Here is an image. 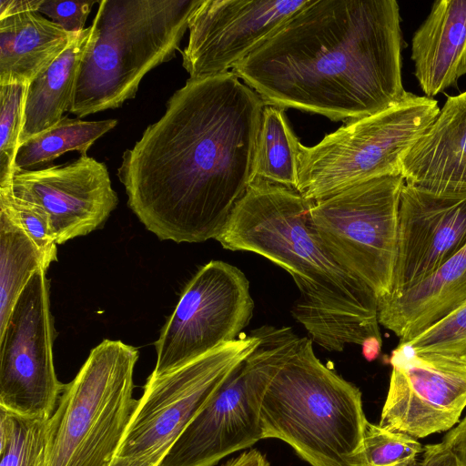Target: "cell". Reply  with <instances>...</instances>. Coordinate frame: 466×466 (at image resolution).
<instances>
[{
    "instance_id": "obj_31",
    "label": "cell",
    "mask_w": 466,
    "mask_h": 466,
    "mask_svg": "<svg viewBox=\"0 0 466 466\" xmlns=\"http://www.w3.org/2000/svg\"><path fill=\"white\" fill-rule=\"evenodd\" d=\"M451 452L458 466H466V417L441 441Z\"/></svg>"
},
{
    "instance_id": "obj_27",
    "label": "cell",
    "mask_w": 466,
    "mask_h": 466,
    "mask_svg": "<svg viewBox=\"0 0 466 466\" xmlns=\"http://www.w3.org/2000/svg\"><path fill=\"white\" fill-rule=\"evenodd\" d=\"M414 438L367 422L362 443L363 466H409L423 451Z\"/></svg>"
},
{
    "instance_id": "obj_19",
    "label": "cell",
    "mask_w": 466,
    "mask_h": 466,
    "mask_svg": "<svg viewBox=\"0 0 466 466\" xmlns=\"http://www.w3.org/2000/svg\"><path fill=\"white\" fill-rule=\"evenodd\" d=\"M415 76L426 96L457 86L466 74V0H440L411 41Z\"/></svg>"
},
{
    "instance_id": "obj_13",
    "label": "cell",
    "mask_w": 466,
    "mask_h": 466,
    "mask_svg": "<svg viewBox=\"0 0 466 466\" xmlns=\"http://www.w3.org/2000/svg\"><path fill=\"white\" fill-rule=\"evenodd\" d=\"M379 425L414 439L451 429L466 407V365L398 346Z\"/></svg>"
},
{
    "instance_id": "obj_3",
    "label": "cell",
    "mask_w": 466,
    "mask_h": 466,
    "mask_svg": "<svg viewBox=\"0 0 466 466\" xmlns=\"http://www.w3.org/2000/svg\"><path fill=\"white\" fill-rule=\"evenodd\" d=\"M313 201L298 191L253 180L217 237L229 250L257 253L293 278L291 312L312 341L329 351L381 339L378 297L324 248L312 228Z\"/></svg>"
},
{
    "instance_id": "obj_25",
    "label": "cell",
    "mask_w": 466,
    "mask_h": 466,
    "mask_svg": "<svg viewBox=\"0 0 466 466\" xmlns=\"http://www.w3.org/2000/svg\"><path fill=\"white\" fill-rule=\"evenodd\" d=\"M49 419L11 413L0 407V466H46Z\"/></svg>"
},
{
    "instance_id": "obj_2",
    "label": "cell",
    "mask_w": 466,
    "mask_h": 466,
    "mask_svg": "<svg viewBox=\"0 0 466 466\" xmlns=\"http://www.w3.org/2000/svg\"><path fill=\"white\" fill-rule=\"evenodd\" d=\"M395 0H309L231 72L265 106L350 121L407 96Z\"/></svg>"
},
{
    "instance_id": "obj_36",
    "label": "cell",
    "mask_w": 466,
    "mask_h": 466,
    "mask_svg": "<svg viewBox=\"0 0 466 466\" xmlns=\"http://www.w3.org/2000/svg\"><path fill=\"white\" fill-rule=\"evenodd\" d=\"M429 353L448 357L466 365V337Z\"/></svg>"
},
{
    "instance_id": "obj_22",
    "label": "cell",
    "mask_w": 466,
    "mask_h": 466,
    "mask_svg": "<svg viewBox=\"0 0 466 466\" xmlns=\"http://www.w3.org/2000/svg\"><path fill=\"white\" fill-rule=\"evenodd\" d=\"M299 144L284 109L265 106L254 159L253 180L297 191Z\"/></svg>"
},
{
    "instance_id": "obj_33",
    "label": "cell",
    "mask_w": 466,
    "mask_h": 466,
    "mask_svg": "<svg viewBox=\"0 0 466 466\" xmlns=\"http://www.w3.org/2000/svg\"><path fill=\"white\" fill-rule=\"evenodd\" d=\"M44 0H0V20L27 12H38Z\"/></svg>"
},
{
    "instance_id": "obj_10",
    "label": "cell",
    "mask_w": 466,
    "mask_h": 466,
    "mask_svg": "<svg viewBox=\"0 0 466 466\" xmlns=\"http://www.w3.org/2000/svg\"><path fill=\"white\" fill-rule=\"evenodd\" d=\"M258 329L176 370L150 374L116 457L170 449L232 370L260 343Z\"/></svg>"
},
{
    "instance_id": "obj_29",
    "label": "cell",
    "mask_w": 466,
    "mask_h": 466,
    "mask_svg": "<svg viewBox=\"0 0 466 466\" xmlns=\"http://www.w3.org/2000/svg\"><path fill=\"white\" fill-rule=\"evenodd\" d=\"M466 337V303L407 343L399 344L414 353H429Z\"/></svg>"
},
{
    "instance_id": "obj_17",
    "label": "cell",
    "mask_w": 466,
    "mask_h": 466,
    "mask_svg": "<svg viewBox=\"0 0 466 466\" xmlns=\"http://www.w3.org/2000/svg\"><path fill=\"white\" fill-rule=\"evenodd\" d=\"M405 185L437 195H466V91L448 96L405 154Z\"/></svg>"
},
{
    "instance_id": "obj_34",
    "label": "cell",
    "mask_w": 466,
    "mask_h": 466,
    "mask_svg": "<svg viewBox=\"0 0 466 466\" xmlns=\"http://www.w3.org/2000/svg\"><path fill=\"white\" fill-rule=\"evenodd\" d=\"M168 450L162 449L139 457H116L110 466H159Z\"/></svg>"
},
{
    "instance_id": "obj_4",
    "label": "cell",
    "mask_w": 466,
    "mask_h": 466,
    "mask_svg": "<svg viewBox=\"0 0 466 466\" xmlns=\"http://www.w3.org/2000/svg\"><path fill=\"white\" fill-rule=\"evenodd\" d=\"M299 338L263 395L264 439H279L311 466H363L368 422L361 392L317 358Z\"/></svg>"
},
{
    "instance_id": "obj_20",
    "label": "cell",
    "mask_w": 466,
    "mask_h": 466,
    "mask_svg": "<svg viewBox=\"0 0 466 466\" xmlns=\"http://www.w3.org/2000/svg\"><path fill=\"white\" fill-rule=\"evenodd\" d=\"M75 35L38 12L1 19L0 85H29L64 52Z\"/></svg>"
},
{
    "instance_id": "obj_18",
    "label": "cell",
    "mask_w": 466,
    "mask_h": 466,
    "mask_svg": "<svg viewBox=\"0 0 466 466\" xmlns=\"http://www.w3.org/2000/svg\"><path fill=\"white\" fill-rule=\"evenodd\" d=\"M466 303V245L408 291L378 300L379 322L404 344Z\"/></svg>"
},
{
    "instance_id": "obj_12",
    "label": "cell",
    "mask_w": 466,
    "mask_h": 466,
    "mask_svg": "<svg viewBox=\"0 0 466 466\" xmlns=\"http://www.w3.org/2000/svg\"><path fill=\"white\" fill-rule=\"evenodd\" d=\"M46 269H37L0 333V407L24 417L49 419L65 385L53 359L55 328Z\"/></svg>"
},
{
    "instance_id": "obj_30",
    "label": "cell",
    "mask_w": 466,
    "mask_h": 466,
    "mask_svg": "<svg viewBox=\"0 0 466 466\" xmlns=\"http://www.w3.org/2000/svg\"><path fill=\"white\" fill-rule=\"evenodd\" d=\"M96 1L44 0L38 13L46 15L52 22L68 33L76 34L85 29L87 16Z\"/></svg>"
},
{
    "instance_id": "obj_28",
    "label": "cell",
    "mask_w": 466,
    "mask_h": 466,
    "mask_svg": "<svg viewBox=\"0 0 466 466\" xmlns=\"http://www.w3.org/2000/svg\"><path fill=\"white\" fill-rule=\"evenodd\" d=\"M0 209L5 211L34 241L47 267L57 259L55 241L47 216L37 207L16 198L10 186L0 187Z\"/></svg>"
},
{
    "instance_id": "obj_24",
    "label": "cell",
    "mask_w": 466,
    "mask_h": 466,
    "mask_svg": "<svg viewBox=\"0 0 466 466\" xmlns=\"http://www.w3.org/2000/svg\"><path fill=\"white\" fill-rule=\"evenodd\" d=\"M116 125V119L84 121L64 116L56 125L20 145L15 171L37 169L68 151L86 156L91 146Z\"/></svg>"
},
{
    "instance_id": "obj_26",
    "label": "cell",
    "mask_w": 466,
    "mask_h": 466,
    "mask_svg": "<svg viewBox=\"0 0 466 466\" xmlns=\"http://www.w3.org/2000/svg\"><path fill=\"white\" fill-rule=\"evenodd\" d=\"M28 86L0 85V187L9 186L15 171Z\"/></svg>"
},
{
    "instance_id": "obj_7",
    "label": "cell",
    "mask_w": 466,
    "mask_h": 466,
    "mask_svg": "<svg viewBox=\"0 0 466 466\" xmlns=\"http://www.w3.org/2000/svg\"><path fill=\"white\" fill-rule=\"evenodd\" d=\"M439 112L435 99L408 92L400 103L347 121L313 147L300 143L297 191L317 201L375 177L401 174L405 154Z\"/></svg>"
},
{
    "instance_id": "obj_9",
    "label": "cell",
    "mask_w": 466,
    "mask_h": 466,
    "mask_svg": "<svg viewBox=\"0 0 466 466\" xmlns=\"http://www.w3.org/2000/svg\"><path fill=\"white\" fill-rule=\"evenodd\" d=\"M401 174L375 177L313 201L312 228L329 254L378 299L390 292Z\"/></svg>"
},
{
    "instance_id": "obj_37",
    "label": "cell",
    "mask_w": 466,
    "mask_h": 466,
    "mask_svg": "<svg viewBox=\"0 0 466 466\" xmlns=\"http://www.w3.org/2000/svg\"><path fill=\"white\" fill-rule=\"evenodd\" d=\"M381 339H370L361 345L362 353L367 360L371 361L379 356L381 349Z\"/></svg>"
},
{
    "instance_id": "obj_14",
    "label": "cell",
    "mask_w": 466,
    "mask_h": 466,
    "mask_svg": "<svg viewBox=\"0 0 466 466\" xmlns=\"http://www.w3.org/2000/svg\"><path fill=\"white\" fill-rule=\"evenodd\" d=\"M309 0H202L181 52L189 78L229 72Z\"/></svg>"
},
{
    "instance_id": "obj_35",
    "label": "cell",
    "mask_w": 466,
    "mask_h": 466,
    "mask_svg": "<svg viewBox=\"0 0 466 466\" xmlns=\"http://www.w3.org/2000/svg\"><path fill=\"white\" fill-rule=\"evenodd\" d=\"M223 466H269V463L260 451L250 450L228 460Z\"/></svg>"
},
{
    "instance_id": "obj_15",
    "label": "cell",
    "mask_w": 466,
    "mask_h": 466,
    "mask_svg": "<svg viewBox=\"0 0 466 466\" xmlns=\"http://www.w3.org/2000/svg\"><path fill=\"white\" fill-rule=\"evenodd\" d=\"M13 194L48 218L56 244L102 226L118 204L103 162L86 156L57 166L15 171Z\"/></svg>"
},
{
    "instance_id": "obj_11",
    "label": "cell",
    "mask_w": 466,
    "mask_h": 466,
    "mask_svg": "<svg viewBox=\"0 0 466 466\" xmlns=\"http://www.w3.org/2000/svg\"><path fill=\"white\" fill-rule=\"evenodd\" d=\"M254 301L249 282L221 260L204 265L189 280L155 342L157 376L235 340L249 323Z\"/></svg>"
},
{
    "instance_id": "obj_16",
    "label": "cell",
    "mask_w": 466,
    "mask_h": 466,
    "mask_svg": "<svg viewBox=\"0 0 466 466\" xmlns=\"http://www.w3.org/2000/svg\"><path fill=\"white\" fill-rule=\"evenodd\" d=\"M465 245L466 195H437L404 185L391 288L385 297L408 291Z\"/></svg>"
},
{
    "instance_id": "obj_6",
    "label": "cell",
    "mask_w": 466,
    "mask_h": 466,
    "mask_svg": "<svg viewBox=\"0 0 466 466\" xmlns=\"http://www.w3.org/2000/svg\"><path fill=\"white\" fill-rule=\"evenodd\" d=\"M137 348L104 339L65 385L50 417L46 466H110L137 405Z\"/></svg>"
},
{
    "instance_id": "obj_21",
    "label": "cell",
    "mask_w": 466,
    "mask_h": 466,
    "mask_svg": "<svg viewBox=\"0 0 466 466\" xmlns=\"http://www.w3.org/2000/svg\"><path fill=\"white\" fill-rule=\"evenodd\" d=\"M92 26L76 33L70 45L28 86L20 145L56 125L72 106L77 70Z\"/></svg>"
},
{
    "instance_id": "obj_23",
    "label": "cell",
    "mask_w": 466,
    "mask_h": 466,
    "mask_svg": "<svg viewBox=\"0 0 466 466\" xmlns=\"http://www.w3.org/2000/svg\"><path fill=\"white\" fill-rule=\"evenodd\" d=\"M47 268L30 237L0 209V333L30 278Z\"/></svg>"
},
{
    "instance_id": "obj_1",
    "label": "cell",
    "mask_w": 466,
    "mask_h": 466,
    "mask_svg": "<svg viewBox=\"0 0 466 466\" xmlns=\"http://www.w3.org/2000/svg\"><path fill=\"white\" fill-rule=\"evenodd\" d=\"M265 104L231 71L188 78L122 155L127 205L162 240L217 238L253 180Z\"/></svg>"
},
{
    "instance_id": "obj_5",
    "label": "cell",
    "mask_w": 466,
    "mask_h": 466,
    "mask_svg": "<svg viewBox=\"0 0 466 466\" xmlns=\"http://www.w3.org/2000/svg\"><path fill=\"white\" fill-rule=\"evenodd\" d=\"M202 0H101L79 65L69 112L120 107L142 78L171 60Z\"/></svg>"
},
{
    "instance_id": "obj_8",
    "label": "cell",
    "mask_w": 466,
    "mask_h": 466,
    "mask_svg": "<svg viewBox=\"0 0 466 466\" xmlns=\"http://www.w3.org/2000/svg\"><path fill=\"white\" fill-rule=\"evenodd\" d=\"M258 331V346L232 370L159 466H214L264 439L263 395L300 337L287 327L262 326Z\"/></svg>"
},
{
    "instance_id": "obj_32",
    "label": "cell",
    "mask_w": 466,
    "mask_h": 466,
    "mask_svg": "<svg viewBox=\"0 0 466 466\" xmlns=\"http://www.w3.org/2000/svg\"><path fill=\"white\" fill-rule=\"evenodd\" d=\"M409 466H458V464L451 452L442 442H440L425 446L421 460Z\"/></svg>"
}]
</instances>
